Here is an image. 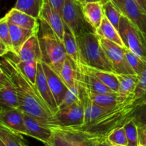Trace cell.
<instances>
[{"mask_svg": "<svg viewBox=\"0 0 146 146\" xmlns=\"http://www.w3.org/2000/svg\"><path fill=\"white\" fill-rule=\"evenodd\" d=\"M0 69L14 81L17 90L19 108L24 113L34 116L54 127V113L40 95L36 86L31 84L16 66L11 57L1 56Z\"/></svg>", "mask_w": 146, "mask_h": 146, "instance_id": "1", "label": "cell"}, {"mask_svg": "<svg viewBox=\"0 0 146 146\" xmlns=\"http://www.w3.org/2000/svg\"><path fill=\"white\" fill-rule=\"evenodd\" d=\"M135 105V101L131 100L114 107L109 112L91 122L69 128L82 131L101 141L106 140L113 130L124 126L127 122L133 119L132 114Z\"/></svg>", "mask_w": 146, "mask_h": 146, "instance_id": "2", "label": "cell"}, {"mask_svg": "<svg viewBox=\"0 0 146 146\" xmlns=\"http://www.w3.org/2000/svg\"><path fill=\"white\" fill-rule=\"evenodd\" d=\"M38 36L42 61L60 76L61 67L67 55L64 42L44 20L38 18Z\"/></svg>", "mask_w": 146, "mask_h": 146, "instance_id": "3", "label": "cell"}, {"mask_svg": "<svg viewBox=\"0 0 146 146\" xmlns=\"http://www.w3.org/2000/svg\"><path fill=\"white\" fill-rule=\"evenodd\" d=\"M81 64L102 71L113 72L112 64L108 59L100 42V37L90 33L77 37Z\"/></svg>", "mask_w": 146, "mask_h": 146, "instance_id": "4", "label": "cell"}, {"mask_svg": "<svg viewBox=\"0 0 146 146\" xmlns=\"http://www.w3.org/2000/svg\"><path fill=\"white\" fill-rule=\"evenodd\" d=\"M83 5L78 0H66L63 8L62 17L64 23L76 38L90 33L96 34V30L86 19Z\"/></svg>", "mask_w": 146, "mask_h": 146, "instance_id": "5", "label": "cell"}, {"mask_svg": "<svg viewBox=\"0 0 146 146\" xmlns=\"http://www.w3.org/2000/svg\"><path fill=\"white\" fill-rule=\"evenodd\" d=\"M125 48L146 61V40L141 31L124 15L120 21L119 30Z\"/></svg>", "mask_w": 146, "mask_h": 146, "instance_id": "6", "label": "cell"}, {"mask_svg": "<svg viewBox=\"0 0 146 146\" xmlns=\"http://www.w3.org/2000/svg\"><path fill=\"white\" fill-rule=\"evenodd\" d=\"M84 102L80 98L72 105L58 110L54 115V127L74 128L84 124Z\"/></svg>", "mask_w": 146, "mask_h": 146, "instance_id": "7", "label": "cell"}, {"mask_svg": "<svg viewBox=\"0 0 146 146\" xmlns=\"http://www.w3.org/2000/svg\"><path fill=\"white\" fill-rule=\"evenodd\" d=\"M100 42L112 64L115 74H135L125 56V47H122L113 41L103 38H100Z\"/></svg>", "mask_w": 146, "mask_h": 146, "instance_id": "8", "label": "cell"}, {"mask_svg": "<svg viewBox=\"0 0 146 146\" xmlns=\"http://www.w3.org/2000/svg\"><path fill=\"white\" fill-rule=\"evenodd\" d=\"M143 34L146 40V11L134 0H111Z\"/></svg>", "mask_w": 146, "mask_h": 146, "instance_id": "9", "label": "cell"}, {"mask_svg": "<svg viewBox=\"0 0 146 146\" xmlns=\"http://www.w3.org/2000/svg\"><path fill=\"white\" fill-rule=\"evenodd\" d=\"M0 107L19 108L18 95L12 78L3 70L0 69Z\"/></svg>", "mask_w": 146, "mask_h": 146, "instance_id": "10", "label": "cell"}, {"mask_svg": "<svg viewBox=\"0 0 146 146\" xmlns=\"http://www.w3.org/2000/svg\"><path fill=\"white\" fill-rule=\"evenodd\" d=\"M0 125L13 131L28 135L24 118V112L19 108H1L0 111Z\"/></svg>", "mask_w": 146, "mask_h": 146, "instance_id": "11", "label": "cell"}, {"mask_svg": "<svg viewBox=\"0 0 146 146\" xmlns=\"http://www.w3.org/2000/svg\"><path fill=\"white\" fill-rule=\"evenodd\" d=\"M24 118L28 136L36 138L44 144L50 141L54 132L53 125L24 113Z\"/></svg>", "mask_w": 146, "mask_h": 146, "instance_id": "12", "label": "cell"}, {"mask_svg": "<svg viewBox=\"0 0 146 146\" xmlns=\"http://www.w3.org/2000/svg\"><path fill=\"white\" fill-rule=\"evenodd\" d=\"M44 69V74L46 77L48 86L50 87L51 92L54 95V98L56 101L57 105L61 104L68 91V88L61 77L52 69L49 66L44 62H41Z\"/></svg>", "mask_w": 146, "mask_h": 146, "instance_id": "13", "label": "cell"}, {"mask_svg": "<svg viewBox=\"0 0 146 146\" xmlns=\"http://www.w3.org/2000/svg\"><path fill=\"white\" fill-rule=\"evenodd\" d=\"M14 56L17 58L24 62L38 64L42 61V54L38 40V31L26 41L21 47L19 55Z\"/></svg>", "mask_w": 146, "mask_h": 146, "instance_id": "14", "label": "cell"}, {"mask_svg": "<svg viewBox=\"0 0 146 146\" xmlns=\"http://www.w3.org/2000/svg\"><path fill=\"white\" fill-rule=\"evenodd\" d=\"M53 128L61 133L71 146H98L101 142L98 138L78 130L58 127H53Z\"/></svg>", "mask_w": 146, "mask_h": 146, "instance_id": "15", "label": "cell"}, {"mask_svg": "<svg viewBox=\"0 0 146 146\" xmlns=\"http://www.w3.org/2000/svg\"><path fill=\"white\" fill-rule=\"evenodd\" d=\"M36 86L39 92L40 95L42 97L44 101L51 109L53 113L54 114L58 111V106L56 104L54 95L51 92L50 87L48 86L46 77L44 74L41 62L38 63V70H37L36 80Z\"/></svg>", "mask_w": 146, "mask_h": 146, "instance_id": "16", "label": "cell"}, {"mask_svg": "<svg viewBox=\"0 0 146 146\" xmlns=\"http://www.w3.org/2000/svg\"><path fill=\"white\" fill-rule=\"evenodd\" d=\"M39 19L48 23L56 35L63 40L65 26L63 17L46 0H44V4L40 14Z\"/></svg>", "mask_w": 146, "mask_h": 146, "instance_id": "17", "label": "cell"}, {"mask_svg": "<svg viewBox=\"0 0 146 146\" xmlns=\"http://www.w3.org/2000/svg\"><path fill=\"white\" fill-rule=\"evenodd\" d=\"M84 89L86 90V93L88 94V97L94 103H96V104H98L100 106H102L104 107H106V108H113L114 107L117 106L118 105H119V104H123V103L127 102L128 101H131V100H134V95L130 96H123L118 92L98 94L90 92V91H87L85 88H84Z\"/></svg>", "mask_w": 146, "mask_h": 146, "instance_id": "18", "label": "cell"}, {"mask_svg": "<svg viewBox=\"0 0 146 146\" xmlns=\"http://www.w3.org/2000/svg\"><path fill=\"white\" fill-rule=\"evenodd\" d=\"M4 17L8 22L19 27L31 30H38V19L15 8L11 9Z\"/></svg>", "mask_w": 146, "mask_h": 146, "instance_id": "19", "label": "cell"}, {"mask_svg": "<svg viewBox=\"0 0 146 146\" xmlns=\"http://www.w3.org/2000/svg\"><path fill=\"white\" fill-rule=\"evenodd\" d=\"M8 24L9 27L11 41H12L13 48H14L12 54H14L16 56H18L21 47L25 44L26 41L31 36L34 35L38 30L28 29L19 27V26L9 22H8Z\"/></svg>", "mask_w": 146, "mask_h": 146, "instance_id": "20", "label": "cell"}, {"mask_svg": "<svg viewBox=\"0 0 146 146\" xmlns=\"http://www.w3.org/2000/svg\"><path fill=\"white\" fill-rule=\"evenodd\" d=\"M63 42H64V48H65L67 56L71 58L79 67L80 64H81V61H80L79 50H78L76 37L75 36L72 31L66 24L64 26Z\"/></svg>", "mask_w": 146, "mask_h": 146, "instance_id": "21", "label": "cell"}, {"mask_svg": "<svg viewBox=\"0 0 146 146\" xmlns=\"http://www.w3.org/2000/svg\"><path fill=\"white\" fill-rule=\"evenodd\" d=\"M83 11L88 22L96 30L98 29L105 17L103 4L101 2H87L83 5Z\"/></svg>", "mask_w": 146, "mask_h": 146, "instance_id": "22", "label": "cell"}, {"mask_svg": "<svg viewBox=\"0 0 146 146\" xmlns=\"http://www.w3.org/2000/svg\"><path fill=\"white\" fill-rule=\"evenodd\" d=\"M96 34L100 38L109 40L121 46L125 47L118 31L106 17H104L101 25L96 30Z\"/></svg>", "mask_w": 146, "mask_h": 146, "instance_id": "23", "label": "cell"}, {"mask_svg": "<svg viewBox=\"0 0 146 146\" xmlns=\"http://www.w3.org/2000/svg\"><path fill=\"white\" fill-rule=\"evenodd\" d=\"M78 71L79 67L71 58L67 56L61 67L60 76L68 88L75 85L78 81Z\"/></svg>", "mask_w": 146, "mask_h": 146, "instance_id": "24", "label": "cell"}, {"mask_svg": "<svg viewBox=\"0 0 146 146\" xmlns=\"http://www.w3.org/2000/svg\"><path fill=\"white\" fill-rule=\"evenodd\" d=\"M116 74L119 82L118 92L126 96L134 95V92L139 81L138 74Z\"/></svg>", "mask_w": 146, "mask_h": 146, "instance_id": "25", "label": "cell"}, {"mask_svg": "<svg viewBox=\"0 0 146 146\" xmlns=\"http://www.w3.org/2000/svg\"><path fill=\"white\" fill-rule=\"evenodd\" d=\"M81 65L84 67V69L95 75L97 78H99L106 86L111 88L113 91L118 92L119 82H118V79L115 73L91 68V67L87 66L84 65L82 64H81Z\"/></svg>", "mask_w": 146, "mask_h": 146, "instance_id": "26", "label": "cell"}, {"mask_svg": "<svg viewBox=\"0 0 146 146\" xmlns=\"http://www.w3.org/2000/svg\"><path fill=\"white\" fill-rule=\"evenodd\" d=\"M44 4V0H17L14 8L38 19Z\"/></svg>", "mask_w": 146, "mask_h": 146, "instance_id": "27", "label": "cell"}, {"mask_svg": "<svg viewBox=\"0 0 146 146\" xmlns=\"http://www.w3.org/2000/svg\"><path fill=\"white\" fill-rule=\"evenodd\" d=\"M21 135L0 125V141L7 146H27L24 142Z\"/></svg>", "mask_w": 146, "mask_h": 146, "instance_id": "28", "label": "cell"}, {"mask_svg": "<svg viewBox=\"0 0 146 146\" xmlns=\"http://www.w3.org/2000/svg\"><path fill=\"white\" fill-rule=\"evenodd\" d=\"M13 57L11 59L14 61L16 66L19 70L20 72L31 83L36 85V80L37 70H38V64H32V63H27L21 61L15 57L12 54Z\"/></svg>", "mask_w": 146, "mask_h": 146, "instance_id": "29", "label": "cell"}, {"mask_svg": "<svg viewBox=\"0 0 146 146\" xmlns=\"http://www.w3.org/2000/svg\"><path fill=\"white\" fill-rule=\"evenodd\" d=\"M103 9L104 11V16L118 31L120 21L123 15L121 11L111 0H108L107 2L103 4Z\"/></svg>", "mask_w": 146, "mask_h": 146, "instance_id": "30", "label": "cell"}, {"mask_svg": "<svg viewBox=\"0 0 146 146\" xmlns=\"http://www.w3.org/2000/svg\"><path fill=\"white\" fill-rule=\"evenodd\" d=\"M125 53L128 64L133 68L135 74L141 75L146 68V61L143 60L141 57L134 54L128 48H125Z\"/></svg>", "mask_w": 146, "mask_h": 146, "instance_id": "31", "label": "cell"}, {"mask_svg": "<svg viewBox=\"0 0 146 146\" xmlns=\"http://www.w3.org/2000/svg\"><path fill=\"white\" fill-rule=\"evenodd\" d=\"M0 43L4 44L9 53H12L13 48L12 41L10 34L9 27L7 20L3 17L0 21Z\"/></svg>", "mask_w": 146, "mask_h": 146, "instance_id": "32", "label": "cell"}, {"mask_svg": "<svg viewBox=\"0 0 146 146\" xmlns=\"http://www.w3.org/2000/svg\"><path fill=\"white\" fill-rule=\"evenodd\" d=\"M80 99V84L78 81L76 84L72 87L68 88L65 97L62 102L58 106V110L64 108L68 106L72 105L75 102L78 101Z\"/></svg>", "mask_w": 146, "mask_h": 146, "instance_id": "33", "label": "cell"}, {"mask_svg": "<svg viewBox=\"0 0 146 146\" xmlns=\"http://www.w3.org/2000/svg\"><path fill=\"white\" fill-rule=\"evenodd\" d=\"M107 141L112 145H128V139L124 127L115 128L107 137Z\"/></svg>", "mask_w": 146, "mask_h": 146, "instance_id": "34", "label": "cell"}, {"mask_svg": "<svg viewBox=\"0 0 146 146\" xmlns=\"http://www.w3.org/2000/svg\"><path fill=\"white\" fill-rule=\"evenodd\" d=\"M124 129L126 133L128 146H139L138 142V125L133 119H131L124 125Z\"/></svg>", "mask_w": 146, "mask_h": 146, "instance_id": "35", "label": "cell"}, {"mask_svg": "<svg viewBox=\"0 0 146 146\" xmlns=\"http://www.w3.org/2000/svg\"><path fill=\"white\" fill-rule=\"evenodd\" d=\"M134 100L135 104L146 101V68L139 75V81L134 92Z\"/></svg>", "mask_w": 146, "mask_h": 146, "instance_id": "36", "label": "cell"}, {"mask_svg": "<svg viewBox=\"0 0 146 146\" xmlns=\"http://www.w3.org/2000/svg\"><path fill=\"white\" fill-rule=\"evenodd\" d=\"M132 118L138 126L146 125V101L135 104Z\"/></svg>", "mask_w": 146, "mask_h": 146, "instance_id": "37", "label": "cell"}, {"mask_svg": "<svg viewBox=\"0 0 146 146\" xmlns=\"http://www.w3.org/2000/svg\"><path fill=\"white\" fill-rule=\"evenodd\" d=\"M54 134L51 136L50 141L45 144L46 146H71L69 143L65 139V138L61 135V133L54 129Z\"/></svg>", "mask_w": 146, "mask_h": 146, "instance_id": "38", "label": "cell"}, {"mask_svg": "<svg viewBox=\"0 0 146 146\" xmlns=\"http://www.w3.org/2000/svg\"><path fill=\"white\" fill-rule=\"evenodd\" d=\"M46 1H48L50 5L62 17L63 8L66 0H46Z\"/></svg>", "mask_w": 146, "mask_h": 146, "instance_id": "39", "label": "cell"}, {"mask_svg": "<svg viewBox=\"0 0 146 146\" xmlns=\"http://www.w3.org/2000/svg\"><path fill=\"white\" fill-rule=\"evenodd\" d=\"M139 146H146V125L138 126Z\"/></svg>", "mask_w": 146, "mask_h": 146, "instance_id": "40", "label": "cell"}, {"mask_svg": "<svg viewBox=\"0 0 146 146\" xmlns=\"http://www.w3.org/2000/svg\"><path fill=\"white\" fill-rule=\"evenodd\" d=\"M144 11H146V0H134Z\"/></svg>", "mask_w": 146, "mask_h": 146, "instance_id": "41", "label": "cell"}, {"mask_svg": "<svg viewBox=\"0 0 146 146\" xmlns=\"http://www.w3.org/2000/svg\"><path fill=\"white\" fill-rule=\"evenodd\" d=\"M98 146H112V145L107 140H104L99 143Z\"/></svg>", "mask_w": 146, "mask_h": 146, "instance_id": "42", "label": "cell"}, {"mask_svg": "<svg viewBox=\"0 0 146 146\" xmlns=\"http://www.w3.org/2000/svg\"><path fill=\"white\" fill-rule=\"evenodd\" d=\"M86 3L87 2H101V4H105L108 0H85Z\"/></svg>", "mask_w": 146, "mask_h": 146, "instance_id": "43", "label": "cell"}, {"mask_svg": "<svg viewBox=\"0 0 146 146\" xmlns=\"http://www.w3.org/2000/svg\"><path fill=\"white\" fill-rule=\"evenodd\" d=\"M78 1H80V2H81V4H86V1H85V0H78Z\"/></svg>", "mask_w": 146, "mask_h": 146, "instance_id": "44", "label": "cell"}, {"mask_svg": "<svg viewBox=\"0 0 146 146\" xmlns=\"http://www.w3.org/2000/svg\"><path fill=\"white\" fill-rule=\"evenodd\" d=\"M0 146H7L1 141H0Z\"/></svg>", "mask_w": 146, "mask_h": 146, "instance_id": "45", "label": "cell"}, {"mask_svg": "<svg viewBox=\"0 0 146 146\" xmlns=\"http://www.w3.org/2000/svg\"><path fill=\"white\" fill-rule=\"evenodd\" d=\"M112 146H121V145H112ZM125 146H128V145H125Z\"/></svg>", "mask_w": 146, "mask_h": 146, "instance_id": "46", "label": "cell"}]
</instances>
